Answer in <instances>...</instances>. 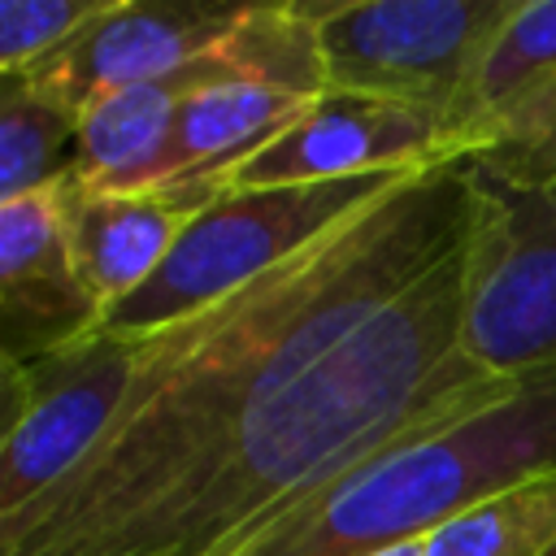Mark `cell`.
Instances as JSON below:
<instances>
[{"instance_id": "cell-18", "label": "cell", "mask_w": 556, "mask_h": 556, "mask_svg": "<svg viewBox=\"0 0 556 556\" xmlns=\"http://www.w3.org/2000/svg\"><path fill=\"white\" fill-rule=\"evenodd\" d=\"M552 556H556V552H552Z\"/></svg>"}, {"instance_id": "cell-17", "label": "cell", "mask_w": 556, "mask_h": 556, "mask_svg": "<svg viewBox=\"0 0 556 556\" xmlns=\"http://www.w3.org/2000/svg\"><path fill=\"white\" fill-rule=\"evenodd\" d=\"M369 556H426V539H408V543H395V547H382Z\"/></svg>"}, {"instance_id": "cell-7", "label": "cell", "mask_w": 556, "mask_h": 556, "mask_svg": "<svg viewBox=\"0 0 556 556\" xmlns=\"http://www.w3.org/2000/svg\"><path fill=\"white\" fill-rule=\"evenodd\" d=\"M70 174L0 200V361L26 365L61 352L104 326V308L87 291L70 230Z\"/></svg>"}, {"instance_id": "cell-9", "label": "cell", "mask_w": 556, "mask_h": 556, "mask_svg": "<svg viewBox=\"0 0 556 556\" xmlns=\"http://www.w3.org/2000/svg\"><path fill=\"white\" fill-rule=\"evenodd\" d=\"M504 222L469 313V356L491 374L556 361V187L508 195Z\"/></svg>"}, {"instance_id": "cell-14", "label": "cell", "mask_w": 556, "mask_h": 556, "mask_svg": "<svg viewBox=\"0 0 556 556\" xmlns=\"http://www.w3.org/2000/svg\"><path fill=\"white\" fill-rule=\"evenodd\" d=\"M556 469L530 473L478 500L426 539V556H552Z\"/></svg>"}, {"instance_id": "cell-12", "label": "cell", "mask_w": 556, "mask_h": 556, "mask_svg": "<svg viewBox=\"0 0 556 556\" xmlns=\"http://www.w3.org/2000/svg\"><path fill=\"white\" fill-rule=\"evenodd\" d=\"M556 87V0H517L504 30L482 52L469 87L447 113L460 161L478 156L530 100Z\"/></svg>"}, {"instance_id": "cell-1", "label": "cell", "mask_w": 556, "mask_h": 556, "mask_svg": "<svg viewBox=\"0 0 556 556\" xmlns=\"http://www.w3.org/2000/svg\"><path fill=\"white\" fill-rule=\"evenodd\" d=\"M504 204L469 161L408 174L226 300L143 334L96 452L0 556H222L356 460L460 421L521 374L469 356Z\"/></svg>"}, {"instance_id": "cell-15", "label": "cell", "mask_w": 556, "mask_h": 556, "mask_svg": "<svg viewBox=\"0 0 556 556\" xmlns=\"http://www.w3.org/2000/svg\"><path fill=\"white\" fill-rule=\"evenodd\" d=\"M482 182L508 195L556 187V87L530 100L478 156H469Z\"/></svg>"}, {"instance_id": "cell-13", "label": "cell", "mask_w": 556, "mask_h": 556, "mask_svg": "<svg viewBox=\"0 0 556 556\" xmlns=\"http://www.w3.org/2000/svg\"><path fill=\"white\" fill-rule=\"evenodd\" d=\"M83 113L26 74L0 78V200L74 169Z\"/></svg>"}, {"instance_id": "cell-5", "label": "cell", "mask_w": 556, "mask_h": 556, "mask_svg": "<svg viewBox=\"0 0 556 556\" xmlns=\"http://www.w3.org/2000/svg\"><path fill=\"white\" fill-rule=\"evenodd\" d=\"M143 348V334L96 330L39 361L4 365L0 521L26 513L96 452L135 387Z\"/></svg>"}, {"instance_id": "cell-16", "label": "cell", "mask_w": 556, "mask_h": 556, "mask_svg": "<svg viewBox=\"0 0 556 556\" xmlns=\"http://www.w3.org/2000/svg\"><path fill=\"white\" fill-rule=\"evenodd\" d=\"M113 0H4L0 4V78L26 74L74 43Z\"/></svg>"}, {"instance_id": "cell-4", "label": "cell", "mask_w": 556, "mask_h": 556, "mask_svg": "<svg viewBox=\"0 0 556 556\" xmlns=\"http://www.w3.org/2000/svg\"><path fill=\"white\" fill-rule=\"evenodd\" d=\"M326 91H352L443 117L517 0H304Z\"/></svg>"}, {"instance_id": "cell-10", "label": "cell", "mask_w": 556, "mask_h": 556, "mask_svg": "<svg viewBox=\"0 0 556 556\" xmlns=\"http://www.w3.org/2000/svg\"><path fill=\"white\" fill-rule=\"evenodd\" d=\"M313 100L261 78L200 87L174 113L156 156L139 165L117 191H182L187 200L208 204L217 182L256 148H265L287 122H295Z\"/></svg>"}, {"instance_id": "cell-6", "label": "cell", "mask_w": 556, "mask_h": 556, "mask_svg": "<svg viewBox=\"0 0 556 556\" xmlns=\"http://www.w3.org/2000/svg\"><path fill=\"white\" fill-rule=\"evenodd\" d=\"M447 161H460V152L443 117L404 109L391 100H374V96L321 91L265 148L239 161L217 182V191L343 182L365 174H413Z\"/></svg>"}, {"instance_id": "cell-11", "label": "cell", "mask_w": 556, "mask_h": 556, "mask_svg": "<svg viewBox=\"0 0 556 556\" xmlns=\"http://www.w3.org/2000/svg\"><path fill=\"white\" fill-rule=\"evenodd\" d=\"M195 208L182 191H91L70 174L65 230L74 265L104 317L161 269Z\"/></svg>"}, {"instance_id": "cell-3", "label": "cell", "mask_w": 556, "mask_h": 556, "mask_svg": "<svg viewBox=\"0 0 556 556\" xmlns=\"http://www.w3.org/2000/svg\"><path fill=\"white\" fill-rule=\"evenodd\" d=\"M417 174V169H413ZM408 174H365L343 182H295V187H235L217 191L174 239L161 269L122 300L100 330L156 334L252 278L278 269L339 222L400 187Z\"/></svg>"}, {"instance_id": "cell-2", "label": "cell", "mask_w": 556, "mask_h": 556, "mask_svg": "<svg viewBox=\"0 0 556 556\" xmlns=\"http://www.w3.org/2000/svg\"><path fill=\"white\" fill-rule=\"evenodd\" d=\"M547 469H556V361L521 369L486 408L356 460L222 556H369L430 539L500 486Z\"/></svg>"}, {"instance_id": "cell-8", "label": "cell", "mask_w": 556, "mask_h": 556, "mask_svg": "<svg viewBox=\"0 0 556 556\" xmlns=\"http://www.w3.org/2000/svg\"><path fill=\"white\" fill-rule=\"evenodd\" d=\"M252 4H156V0H113L100 22H91L56 56L26 70L39 87L56 91L78 113L104 96L152 83L217 43H226Z\"/></svg>"}]
</instances>
